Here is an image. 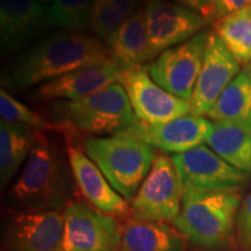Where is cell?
<instances>
[{
  "label": "cell",
  "mask_w": 251,
  "mask_h": 251,
  "mask_svg": "<svg viewBox=\"0 0 251 251\" xmlns=\"http://www.w3.org/2000/svg\"><path fill=\"white\" fill-rule=\"evenodd\" d=\"M109 64L114 63L107 47L97 37L58 30L42 37L9 63L1 74V85L5 90L21 91L78 69Z\"/></svg>",
  "instance_id": "obj_1"
},
{
  "label": "cell",
  "mask_w": 251,
  "mask_h": 251,
  "mask_svg": "<svg viewBox=\"0 0 251 251\" xmlns=\"http://www.w3.org/2000/svg\"><path fill=\"white\" fill-rule=\"evenodd\" d=\"M72 186L58 147L40 131L26 164L8 192L11 211H64Z\"/></svg>",
  "instance_id": "obj_2"
},
{
  "label": "cell",
  "mask_w": 251,
  "mask_h": 251,
  "mask_svg": "<svg viewBox=\"0 0 251 251\" xmlns=\"http://www.w3.org/2000/svg\"><path fill=\"white\" fill-rule=\"evenodd\" d=\"M50 121L65 139L85 135L119 134L136 124L137 118L120 81L86 98L61 100L47 106Z\"/></svg>",
  "instance_id": "obj_3"
},
{
  "label": "cell",
  "mask_w": 251,
  "mask_h": 251,
  "mask_svg": "<svg viewBox=\"0 0 251 251\" xmlns=\"http://www.w3.org/2000/svg\"><path fill=\"white\" fill-rule=\"evenodd\" d=\"M237 192H213L184 187L179 214L172 225L193 244L215 249L227 242L241 206Z\"/></svg>",
  "instance_id": "obj_4"
},
{
  "label": "cell",
  "mask_w": 251,
  "mask_h": 251,
  "mask_svg": "<svg viewBox=\"0 0 251 251\" xmlns=\"http://www.w3.org/2000/svg\"><path fill=\"white\" fill-rule=\"evenodd\" d=\"M83 149L127 201L136 196L156 158L153 147L124 135L85 137Z\"/></svg>",
  "instance_id": "obj_5"
},
{
  "label": "cell",
  "mask_w": 251,
  "mask_h": 251,
  "mask_svg": "<svg viewBox=\"0 0 251 251\" xmlns=\"http://www.w3.org/2000/svg\"><path fill=\"white\" fill-rule=\"evenodd\" d=\"M184 186L171 157L156 155L152 168L131 200L134 218L172 222L179 214Z\"/></svg>",
  "instance_id": "obj_6"
},
{
  "label": "cell",
  "mask_w": 251,
  "mask_h": 251,
  "mask_svg": "<svg viewBox=\"0 0 251 251\" xmlns=\"http://www.w3.org/2000/svg\"><path fill=\"white\" fill-rule=\"evenodd\" d=\"M64 213L59 251H120L122 230L115 216L83 201H71Z\"/></svg>",
  "instance_id": "obj_7"
},
{
  "label": "cell",
  "mask_w": 251,
  "mask_h": 251,
  "mask_svg": "<svg viewBox=\"0 0 251 251\" xmlns=\"http://www.w3.org/2000/svg\"><path fill=\"white\" fill-rule=\"evenodd\" d=\"M184 187L213 192H238L250 175L230 165L205 144L171 156Z\"/></svg>",
  "instance_id": "obj_8"
},
{
  "label": "cell",
  "mask_w": 251,
  "mask_h": 251,
  "mask_svg": "<svg viewBox=\"0 0 251 251\" xmlns=\"http://www.w3.org/2000/svg\"><path fill=\"white\" fill-rule=\"evenodd\" d=\"M209 31H200L180 45L166 49L148 65L149 75L159 86L190 101L201 71Z\"/></svg>",
  "instance_id": "obj_9"
},
{
  "label": "cell",
  "mask_w": 251,
  "mask_h": 251,
  "mask_svg": "<svg viewBox=\"0 0 251 251\" xmlns=\"http://www.w3.org/2000/svg\"><path fill=\"white\" fill-rule=\"evenodd\" d=\"M124 85L135 117L148 125H162L191 114L190 101L169 93L149 75L148 65L121 71Z\"/></svg>",
  "instance_id": "obj_10"
},
{
  "label": "cell",
  "mask_w": 251,
  "mask_h": 251,
  "mask_svg": "<svg viewBox=\"0 0 251 251\" xmlns=\"http://www.w3.org/2000/svg\"><path fill=\"white\" fill-rule=\"evenodd\" d=\"M64 234L62 211H11L5 228L7 251H59Z\"/></svg>",
  "instance_id": "obj_11"
},
{
  "label": "cell",
  "mask_w": 251,
  "mask_h": 251,
  "mask_svg": "<svg viewBox=\"0 0 251 251\" xmlns=\"http://www.w3.org/2000/svg\"><path fill=\"white\" fill-rule=\"evenodd\" d=\"M149 39V61L191 37L208 21L192 9L170 1H152L144 8Z\"/></svg>",
  "instance_id": "obj_12"
},
{
  "label": "cell",
  "mask_w": 251,
  "mask_h": 251,
  "mask_svg": "<svg viewBox=\"0 0 251 251\" xmlns=\"http://www.w3.org/2000/svg\"><path fill=\"white\" fill-rule=\"evenodd\" d=\"M240 72V63L214 31H209L201 71L190 99L191 114L205 117Z\"/></svg>",
  "instance_id": "obj_13"
},
{
  "label": "cell",
  "mask_w": 251,
  "mask_h": 251,
  "mask_svg": "<svg viewBox=\"0 0 251 251\" xmlns=\"http://www.w3.org/2000/svg\"><path fill=\"white\" fill-rule=\"evenodd\" d=\"M212 128L213 122L208 119L188 114L162 125H148L137 119L134 126L115 135L134 137L175 155L206 143Z\"/></svg>",
  "instance_id": "obj_14"
},
{
  "label": "cell",
  "mask_w": 251,
  "mask_h": 251,
  "mask_svg": "<svg viewBox=\"0 0 251 251\" xmlns=\"http://www.w3.org/2000/svg\"><path fill=\"white\" fill-rule=\"evenodd\" d=\"M67 152L72 177L78 190L98 211L112 216H126L130 207L120 196L92 159L74 144L67 142Z\"/></svg>",
  "instance_id": "obj_15"
},
{
  "label": "cell",
  "mask_w": 251,
  "mask_h": 251,
  "mask_svg": "<svg viewBox=\"0 0 251 251\" xmlns=\"http://www.w3.org/2000/svg\"><path fill=\"white\" fill-rule=\"evenodd\" d=\"M48 8L39 0H0L2 54L21 50L48 27Z\"/></svg>",
  "instance_id": "obj_16"
},
{
  "label": "cell",
  "mask_w": 251,
  "mask_h": 251,
  "mask_svg": "<svg viewBox=\"0 0 251 251\" xmlns=\"http://www.w3.org/2000/svg\"><path fill=\"white\" fill-rule=\"evenodd\" d=\"M121 83V71L115 65H93L78 69L56 79L41 84L34 90V99L79 100L99 92L112 84Z\"/></svg>",
  "instance_id": "obj_17"
},
{
  "label": "cell",
  "mask_w": 251,
  "mask_h": 251,
  "mask_svg": "<svg viewBox=\"0 0 251 251\" xmlns=\"http://www.w3.org/2000/svg\"><path fill=\"white\" fill-rule=\"evenodd\" d=\"M112 62L120 71L149 61V39L144 7L137 9L105 39Z\"/></svg>",
  "instance_id": "obj_18"
},
{
  "label": "cell",
  "mask_w": 251,
  "mask_h": 251,
  "mask_svg": "<svg viewBox=\"0 0 251 251\" xmlns=\"http://www.w3.org/2000/svg\"><path fill=\"white\" fill-rule=\"evenodd\" d=\"M120 251H185L183 235L165 222L129 219L122 228Z\"/></svg>",
  "instance_id": "obj_19"
},
{
  "label": "cell",
  "mask_w": 251,
  "mask_h": 251,
  "mask_svg": "<svg viewBox=\"0 0 251 251\" xmlns=\"http://www.w3.org/2000/svg\"><path fill=\"white\" fill-rule=\"evenodd\" d=\"M40 131L21 124L0 122V183L4 188L14 179L35 146Z\"/></svg>",
  "instance_id": "obj_20"
},
{
  "label": "cell",
  "mask_w": 251,
  "mask_h": 251,
  "mask_svg": "<svg viewBox=\"0 0 251 251\" xmlns=\"http://www.w3.org/2000/svg\"><path fill=\"white\" fill-rule=\"evenodd\" d=\"M212 122L207 146L230 165L251 175V127L231 122Z\"/></svg>",
  "instance_id": "obj_21"
},
{
  "label": "cell",
  "mask_w": 251,
  "mask_h": 251,
  "mask_svg": "<svg viewBox=\"0 0 251 251\" xmlns=\"http://www.w3.org/2000/svg\"><path fill=\"white\" fill-rule=\"evenodd\" d=\"M205 118L251 127V70L246 68L222 92Z\"/></svg>",
  "instance_id": "obj_22"
},
{
  "label": "cell",
  "mask_w": 251,
  "mask_h": 251,
  "mask_svg": "<svg viewBox=\"0 0 251 251\" xmlns=\"http://www.w3.org/2000/svg\"><path fill=\"white\" fill-rule=\"evenodd\" d=\"M213 27L240 64L251 62V6L219 19Z\"/></svg>",
  "instance_id": "obj_23"
},
{
  "label": "cell",
  "mask_w": 251,
  "mask_h": 251,
  "mask_svg": "<svg viewBox=\"0 0 251 251\" xmlns=\"http://www.w3.org/2000/svg\"><path fill=\"white\" fill-rule=\"evenodd\" d=\"M141 0H93L90 29L106 39L137 11Z\"/></svg>",
  "instance_id": "obj_24"
},
{
  "label": "cell",
  "mask_w": 251,
  "mask_h": 251,
  "mask_svg": "<svg viewBox=\"0 0 251 251\" xmlns=\"http://www.w3.org/2000/svg\"><path fill=\"white\" fill-rule=\"evenodd\" d=\"M93 0H54L48 8V27L80 31L90 27Z\"/></svg>",
  "instance_id": "obj_25"
},
{
  "label": "cell",
  "mask_w": 251,
  "mask_h": 251,
  "mask_svg": "<svg viewBox=\"0 0 251 251\" xmlns=\"http://www.w3.org/2000/svg\"><path fill=\"white\" fill-rule=\"evenodd\" d=\"M0 114L2 121L25 125L42 133L57 130L51 121L47 120L34 109L19 101L4 87L0 91Z\"/></svg>",
  "instance_id": "obj_26"
},
{
  "label": "cell",
  "mask_w": 251,
  "mask_h": 251,
  "mask_svg": "<svg viewBox=\"0 0 251 251\" xmlns=\"http://www.w3.org/2000/svg\"><path fill=\"white\" fill-rule=\"evenodd\" d=\"M236 240L241 251H251V191L241 203L236 221Z\"/></svg>",
  "instance_id": "obj_27"
},
{
  "label": "cell",
  "mask_w": 251,
  "mask_h": 251,
  "mask_svg": "<svg viewBox=\"0 0 251 251\" xmlns=\"http://www.w3.org/2000/svg\"><path fill=\"white\" fill-rule=\"evenodd\" d=\"M251 6V0H211V21L219 20L235 12Z\"/></svg>",
  "instance_id": "obj_28"
},
{
  "label": "cell",
  "mask_w": 251,
  "mask_h": 251,
  "mask_svg": "<svg viewBox=\"0 0 251 251\" xmlns=\"http://www.w3.org/2000/svg\"><path fill=\"white\" fill-rule=\"evenodd\" d=\"M185 7L192 9L205 18L207 21H211L212 18V8H211V0H178Z\"/></svg>",
  "instance_id": "obj_29"
},
{
  "label": "cell",
  "mask_w": 251,
  "mask_h": 251,
  "mask_svg": "<svg viewBox=\"0 0 251 251\" xmlns=\"http://www.w3.org/2000/svg\"><path fill=\"white\" fill-rule=\"evenodd\" d=\"M141 1H147L149 4V2H152V1H165V0H141Z\"/></svg>",
  "instance_id": "obj_30"
},
{
  "label": "cell",
  "mask_w": 251,
  "mask_h": 251,
  "mask_svg": "<svg viewBox=\"0 0 251 251\" xmlns=\"http://www.w3.org/2000/svg\"><path fill=\"white\" fill-rule=\"evenodd\" d=\"M39 1H42V2H49V1H51V0H39Z\"/></svg>",
  "instance_id": "obj_31"
},
{
  "label": "cell",
  "mask_w": 251,
  "mask_h": 251,
  "mask_svg": "<svg viewBox=\"0 0 251 251\" xmlns=\"http://www.w3.org/2000/svg\"><path fill=\"white\" fill-rule=\"evenodd\" d=\"M249 68H250V70H251V63H250V67Z\"/></svg>",
  "instance_id": "obj_32"
}]
</instances>
